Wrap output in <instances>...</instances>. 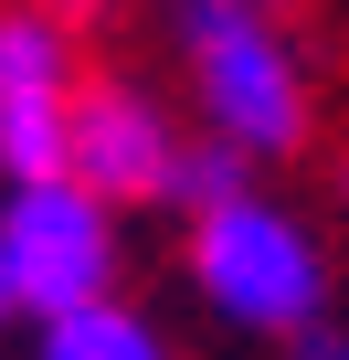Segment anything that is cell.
Returning a JSON list of instances; mask_svg holds the SVG:
<instances>
[{
  "mask_svg": "<svg viewBox=\"0 0 349 360\" xmlns=\"http://www.w3.org/2000/svg\"><path fill=\"white\" fill-rule=\"evenodd\" d=\"M180 64L202 96V127L244 159H286L307 138V75L275 32V0H180Z\"/></svg>",
  "mask_w": 349,
  "mask_h": 360,
  "instance_id": "obj_1",
  "label": "cell"
},
{
  "mask_svg": "<svg viewBox=\"0 0 349 360\" xmlns=\"http://www.w3.org/2000/svg\"><path fill=\"white\" fill-rule=\"evenodd\" d=\"M191 286L233 318V328H265V339H296L317 307H328V255L296 212H275L265 191H233L212 212H191Z\"/></svg>",
  "mask_w": 349,
  "mask_h": 360,
  "instance_id": "obj_2",
  "label": "cell"
},
{
  "mask_svg": "<svg viewBox=\"0 0 349 360\" xmlns=\"http://www.w3.org/2000/svg\"><path fill=\"white\" fill-rule=\"evenodd\" d=\"M0 286L11 318H53L117 286V202L85 191L74 169H32L0 191Z\"/></svg>",
  "mask_w": 349,
  "mask_h": 360,
  "instance_id": "obj_3",
  "label": "cell"
},
{
  "mask_svg": "<svg viewBox=\"0 0 349 360\" xmlns=\"http://www.w3.org/2000/svg\"><path fill=\"white\" fill-rule=\"evenodd\" d=\"M74 22L43 11V0H11L0 11V169L32 180V169H64V117H74Z\"/></svg>",
  "mask_w": 349,
  "mask_h": 360,
  "instance_id": "obj_4",
  "label": "cell"
},
{
  "mask_svg": "<svg viewBox=\"0 0 349 360\" xmlns=\"http://www.w3.org/2000/svg\"><path fill=\"white\" fill-rule=\"evenodd\" d=\"M169 159H180V127H169L159 96H138V85H117V75H85V85H74L64 169L85 180V191H106L117 212H127V202H159Z\"/></svg>",
  "mask_w": 349,
  "mask_h": 360,
  "instance_id": "obj_5",
  "label": "cell"
},
{
  "mask_svg": "<svg viewBox=\"0 0 349 360\" xmlns=\"http://www.w3.org/2000/svg\"><path fill=\"white\" fill-rule=\"evenodd\" d=\"M32 328H43V349H32V360H169L159 318H138L117 286H106V297H85V307H53V318H32Z\"/></svg>",
  "mask_w": 349,
  "mask_h": 360,
  "instance_id": "obj_6",
  "label": "cell"
},
{
  "mask_svg": "<svg viewBox=\"0 0 349 360\" xmlns=\"http://www.w3.org/2000/svg\"><path fill=\"white\" fill-rule=\"evenodd\" d=\"M244 169H254V159H244L233 138H202V148L180 138V159H169V180H159V202H169V212H212V202L244 191Z\"/></svg>",
  "mask_w": 349,
  "mask_h": 360,
  "instance_id": "obj_7",
  "label": "cell"
},
{
  "mask_svg": "<svg viewBox=\"0 0 349 360\" xmlns=\"http://www.w3.org/2000/svg\"><path fill=\"white\" fill-rule=\"evenodd\" d=\"M296 360H349V328H328V318H307V328H296Z\"/></svg>",
  "mask_w": 349,
  "mask_h": 360,
  "instance_id": "obj_8",
  "label": "cell"
},
{
  "mask_svg": "<svg viewBox=\"0 0 349 360\" xmlns=\"http://www.w3.org/2000/svg\"><path fill=\"white\" fill-rule=\"evenodd\" d=\"M43 11H64V22H85V11H96V0H43Z\"/></svg>",
  "mask_w": 349,
  "mask_h": 360,
  "instance_id": "obj_9",
  "label": "cell"
},
{
  "mask_svg": "<svg viewBox=\"0 0 349 360\" xmlns=\"http://www.w3.org/2000/svg\"><path fill=\"white\" fill-rule=\"evenodd\" d=\"M0 328H11V286H0Z\"/></svg>",
  "mask_w": 349,
  "mask_h": 360,
  "instance_id": "obj_10",
  "label": "cell"
},
{
  "mask_svg": "<svg viewBox=\"0 0 349 360\" xmlns=\"http://www.w3.org/2000/svg\"><path fill=\"white\" fill-rule=\"evenodd\" d=\"M338 191H349V180H338Z\"/></svg>",
  "mask_w": 349,
  "mask_h": 360,
  "instance_id": "obj_11",
  "label": "cell"
}]
</instances>
